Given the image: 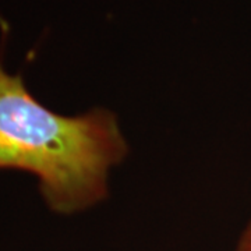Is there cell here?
<instances>
[{
  "label": "cell",
  "mask_w": 251,
  "mask_h": 251,
  "mask_svg": "<svg viewBox=\"0 0 251 251\" xmlns=\"http://www.w3.org/2000/svg\"><path fill=\"white\" fill-rule=\"evenodd\" d=\"M126 155L127 143L112 112L56 113L0 62V169L35 175L52 211L72 215L105 200L109 171Z\"/></svg>",
  "instance_id": "obj_1"
},
{
  "label": "cell",
  "mask_w": 251,
  "mask_h": 251,
  "mask_svg": "<svg viewBox=\"0 0 251 251\" xmlns=\"http://www.w3.org/2000/svg\"><path fill=\"white\" fill-rule=\"evenodd\" d=\"M236 251H251V219L237 239Z\"/></svg>",
  "instance_id": "obj_2"
}]
</instances>
